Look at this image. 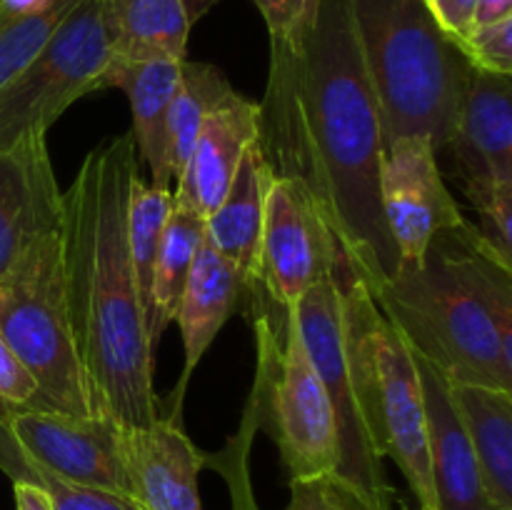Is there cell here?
<instances>
[{"instance_id": "f1b7e54d", "label": "cell", "mask_w": 512, "mask_h": 510, "mask_svg": "<svg viewBox=\"0 0 512 510\" xmlns=\"http://www.w3.org/2000/svg\"><path fill=\"white\" fill-rule=\"evenodd\" d=\"M288 510H388L363 493L343 475L328 473L320 478L290 480Z\"/></svg>"}, {"instance_id": "8fae6325", "label": "cell", "mask_w": 512, "mask_h": 510, "mask_svg": "<svg viewBox=\"0 0 512 510\" xmlns=\"http://www.w3.org/2000/svg\"><path fill=\"white\" fill-rule=\"evenodd\" d=\"M345 265L333 230L303 183L273 175L265 193L260 290L290 310L300 295Z\"/></svg>"}, {"instance_id": "83f0119b", "label": "cell", "mask_w": 512, "mask_h": 510, "mask_svg": "<svg viewBox=\"0 0 512 510\" xmlns=\"http://www.w3.org/2000/svg\"><path fill=\"white\" fill-rule=\"evenodd\" d=\"M0 468L10 475V480L25 478L38 483L50 495L55 510H140L125 495L113 493V490L90 488V485L68 483V480L50 475L48 470L25 463L13 453H0Z\"/></svg>"}, {"instance_id": "9c48e42d", "label": "cell", "mask_w": 512, "mask_h": 510, "mask_svg": "<svg viewBox=\"0 0 512 510\" xmlns=\"http://www.w3.org/2000/svg\"><path fill=\"white\" fill-rule=\"evenodd\" d=\"M290 315L333 405L340 438L338 475L358 485L368 498L390 510L393 490L385 480L383 458L368 433L358 395H355L353 375H350L338 280L323 278L313 288L305 290L298 303L290 308Z\"/></svg>"}, {"instance_id": "30bf717a", "label": "cell", "mask_w": 512, "mask_h": 510, "mask_svg": "<svg viewBox=\"0 0 512 510\" xmlns=\"http://www.w3.org/2000/svg\"><path fill=\"white\" fill-rule=\"evenodd\" d=\"M125 425L110 415L25 410L0 428V453L18 455L68 483L113 490L128 498Z\"/></svg>"}, {"instance_id": "d590c367", "label": "cell", "mask_w": 512, "mask_h": 510, "mask_svg": "<svg viewBox=\"0 0 512 510\" xmlns=\"http://www.w3.org/2000/svg\"><path fill=\"white\" fill-rule=\"evenodd\" d=\"M180 3H183L190 25H195L213 5H218V0H180Z\"/></svg>"}, {"instance_id": "9a60e30c", "label": "cell", "mask_w": 512, "mask_h": 510, "mask_svg": "<svg viewBox=\"0 0 512 510\" xmlns=\"http://www.w3.org/2000/svg\"><path fill=\"white\" fill-rule=\"evenodd\" d=\"M128 498L140 510H203L198 478L205 450L185 435L183 423L163 418L150 425H125Z\"/></svg>"}, {"instance_id": "603a6c76", "label": "cell", "mask_w": 512, "mask_h": 510, "mask_svg": "<svg viewBox=\"0 0 512 510\" xmlns=\"http://www.w3.org/2000/svg\"><path fill=\"white\" fill-rule=\"evenodd\" d=\"M205 240V218L195 210L173 205L165 220L163 238H160L158 260L153 273V293H150L148 340L150 348L158 350V340L165 328L175 320L190 268L195 263L200 245Z\"/></svg>"}, {"instance_id": "1f68e13d", "label": "cell", "mask_w": 512, "mask_h": 510, "mask_svg": "<svg viewBox=\"0 0 512 510\" xmlns=\"http://www.w3.org/2000/svg\"><path fill=\"white\" fill-rule=\"evenodd\" d=\"M268 25L270 48L293 50L308 35L315 0H253Z\"/></svg>"}, {"instance_id": "f546056e", "label": "cell", "mask_w": 512, "mask_h": 510, "mask_svg": "<svg viewBox=\"0 0 512 510\" xmlns=\"http://www.w3.org/2000/svg\"><path fill=\"white\" fill-rule=\"evenodd\" d=\"M458 48L468 58V63L488 73L512 75V15L495 23L473 25Z\"/></svg>"}, {"instance_id": "5bb4252c", "label": "cell", "mask_w": 512, "mask_h": 510, "mask_svg": "<svg viewBox=\"0 0 512 510\" xmlns=\"http://www.w3.org/2000/svg\"><path fill=\"white\" fill-rule=\"evenodd\" d=\"M445 148L470 203L512 183V75L473 68L458 123Z\"/></svg>"}, {"instance_id": "44dd1931", "label": "cell", "mask_w": 512, "mask_h": 510, "mask_svg": "<svg viewBox=\"0 0 512 510\" xmlns=\"http://www.w3.org/2000/svg\"><path fill=\"white\" fill-rule=\"evenodd\" d=\"M450 398L463 420L490 498L498 510H512V390L450 383Z\"/></svg>"}, {"instance_id": "4dcf8cb0", "label": "cell", "mask_w": 512, "mask_h": 510, "mask_svg": "<svg viewBox=\"0 0 512 510\" xmlns=\"http://www.w3.org/2000/svg\"><path fill=\"white\" fill-rule=\"evenodd\" d=\"M25 410H45V413H53L45 405L33 375L15 358L13 350L8 348V343L0 335V428H5L10 415L25 413Z\"/></svg>"}, {"instance_id": "d6a6232c", "label": "cell", "mask_w": 512, "mask_h": 510, "mask_svg": "<svg viewBox=\"0 0 512 510\" xmlns=\"http://www.w3.org/2000/svg\"><path fill=\"white\" fill-rule=\"evenodd\" d=\"M425 5L433 13L435 23L458 43L473 28L478 0H425Z\"/></svg>"}, {"instance_id": "ba28073f", "label": "cell", "mask_w": 512, "mask_h": 510, "mask_svg": "<svg viewBox=\"0 0 512 510\" xmlns=\"http://www.w3.org/2000/svg\"><path fill=\"white\" fill-rule=\"evenodd\" d=\"M105 0H80L45 48L0 88V153L28 135H48L55 120L83 95L100 90L110 63Z\"/></svg>"}, {"instance_id": "484cf974", "label": "cell", "mask_w": 512, "mask_h": 510, "mask_svg": "<svg viewBox=\"0 0 512 510\" xmlns=\"http://www.w3.org/2000/svg\"><path fill=\"white\" fill-rule=\"evenodd\" d=\"M78 5L80 0H40L28 10L0 8V88L45 48Z\"/></svg>"}, {"instance_id": "277c9868", "label": "cell", "mask_w": 512, "mask_h": 510, "mask_svg": "<svg viewBox=\"0 0 512 510\" xmlns=\"http://www.w3.org/2000/svg\"><path fill=\"white\" fill-rule=\"evenodd\" d=\"M360 55L380 110L383 148L425 135L445 148L473 65L435 23L425 0H350Z\"/></svg>"}, {"instance_id": "e0dca14e", "label": "cell", "mask_w": 512, "mask_h": 510, "mask_svg": "<svg viewBox=\"0 0 512 510\" xmlns=\"http://www.w3.org/2000/svg\"><path fill=\"white\" fill-rule=\"evenodd\" d=\"M413 360L423 385L435 505L438 510H498L485 488L475 450L450 398L448 378L415 350Z\"/></svg>"}, {"instance_id": "7402d4cb", "label": "cell", "mask_w": 512, "mask_h": 510, "mask_svg": "<svg viewBox=\"0 0 512 510\" xmlns=\"http://www.w3.org/2000/svg\"><path fill=\"white\" fill-rule=\"evenodd\" d=\"M110 55L130 63L185 60L190 20L180 0H105Z\"/></svg>"}, {"instance_id": "d6986e66", "label": "cell", "mask_w": 512, "mask_h": 510, "mask_svg": "<svg viewBox=\"0 0 512 510\" xmlns=\"http://www.w3.org/2000/svg\"><path fill=\"white\" fill-rule=\"evenodd\" d=\"M183 60H130L110 58L100 78V90H123L133 113V143L143 155L155 188L173 190V163H170V108L180 83Z\"/></svg>"}, {"instance_id": "ac0fdd59", "label": "cell", "mask_w": 512, "mask_h": 510, "mask_svg": "<svg viewBox=\"0 0 512 510\" xmlns=\"http://www.w3.org/2000/svg\"><path fill=\"white\" fill-rule=\"evenodd\" d=\"M243 295L245 288L238 270L205 238L198 255H195L178 313H175V323L180 325V335H183L185 363L183 375H180L178 385L173 390V413L165 415V418L183 423L180 415H183V400L190 378H193L195 368L203 360L205 350L218 338L220 328L228 323L233 310L238 308Z\"/></svg>"}, {"instance_id": "ffe728a7", "label": "cell", "mask_w": 512, "mask_h": 510, "mask_svg": "<svg viewBox=\"0 0 512 510\" xmlns=\"http://www.w3.org/2000/svg\"><path fill=\"white\" fill-rule=\"evenodd\" d=\"M273 170L258 143L243 155L238 173L218 208L205 218V238L238 270L245 298L260 290V240H263L265 193Z\"/></svg>"}, {"instance_id": "52a82bcc", "label": "cell", "mask_w": 512, "mask_h": 510, "mask_svg": "<svg viewBox=\"0 0 512 510\" xmlns=\"http://www.w3.org/2000/svg\"><path fill=\"white\" fill-rule=\"evenodd\" d=\"M0 335L55 413L95 415L63 290V230L45 235L0 278Z\"/></svg>"}, {"instance_id": "2e32d148", "label": "cell", "mask_w": 512, "mask_h": 510, "mask_svg": "<svg viewBox=\"0 0 512 510\" xmlns=\"http://www.w3.org/2000/svg\"><path fill=\"white\" fill-rule=\"evenodd\" d=\"M260 135V105L230 90L205 115L188 165L175 180L173 205L208 218L228 193L243 155Z\"/></svg>"}, {"instance_id": "6da1fadb", "label": "cell", "mask_w": 512, "mask_h": 510, "mask_svg": "<svg viewBox=\"0 0 512 510\" xmlns=\"http://www.w3.org/2000/svg\"><path fill=\"white\" fill-rule=\"evenodd\" d=\"M258 105V145L273 175L305 185L370 290L388 283L400 255L380 208L383 130L350 0H315L303 43L270 48Z\"/></svg>"}, {"instance_id": "4316f807", "label": "cell", "mask_w": 512, "mask_h": 510, "mask_svg": "<svg viewBox=\"0 0 512 510\" xmlns=\"http://www.w3.org/2000/svg\"><path fill=\"white\" fill-rule=\"evenodd\" d=\"M258 428V403H255V395L250 393L238 430L225 440L218 453H205V468L215 470L225 480L233 510H260L253 493V480H250V450H253Z\"/></svg>"}, {"instance_id": "5b68a950", "label": "cell", "mask_w": 512, "mask_h": 510, "mask_svg": "<svg viewBox=\"0 0 512 510\" xmlns=\"http://www.w3.org/2000/svg\"><path fill=\"white\" fill-rule=\"evenodd\" d=\"M343 300L345 350L355 395L380 458H393L418 510H438L430 473L428 420L413 350L375 303L368 283L343 265L333 275Z\"/></svg>"}, {"instance_id": "cb8c5ba5", "label": "cell", "mask_w": 512, "mask_h": 510, "mask_svg": "<svg viewBox=\"0 0 512 510\" xmlns=\"http://www.w3.org/2000/svg\"><path fill=\"white\" fill-rule=\"evenodd\" d=\"M233 85L223 70L210 63H195L185 58L180 63V83L170 108V163H173V183L188 165L190 153L198 140L208 110L228 95Z\"/></svg>"}, {"instance_id": "3957f363", "label": "cell", "mask_w": 512, "mask_h": 510, "mask_svg": "<svg viewBox=\"0 0 512 510\" xmlns=\"http://www.w3.org/2000/svg\"><path fill=\"white\" fill-rule=\"evenodd\" d=\"M405 343L450 383L512 390V263L468 220L370 290Z\"/></svg>"}, {"instance_id": "836d02e7", "label": "cell", "mask_w": 512, "mask_h": 510, "mask_svg": "<svg viewBox=\"0 0 512 510\" xmlns=\"http://www.w3.org/2000/svg\"><path fill=\"white\" fill-rule=\"evenodd\" d=\"M13 495H15V508L18 510H55L50 495L45 493L38 483H33V480L15 478Z\"/></svg>"}, {"instance_id": "7c38bea8", "label": "cell", "mask_w": 512, "mask_h": 510, "mask_svg": "<svg viewBox=\"0 0 512 510\" xmlns=\"http://www.w3.org/2000/svg\"><path fill=\"white\" fill-rule=\"evenodd\" d=\"M380 208L400 265L420 260L435 235L465 223L440 175L438 150L425 135H403L385 145Z\"/></svg>"}, {"instance_id": "e575fe53", "label": "cell", "mask_w": 512, "mask_h": 510, "mask_svg": "<svg viewBox=\"0 0 512 510\" xmlns=\"http://www.w3.org/2000/svg\"><path fill=\"white\" fill-rule=\"evenodd\" d=\"M508 15H512V0H478L473 25L495 23V20L508 18Z\"/></svg>"}, {"instance_id": "7a4b0ae2", "label": "cell", "mask_w": 512, "mask_h": 510, "mask_svg": "<svg viewBox=\"0 0 512 510\" xmlns=\"http://www.w3.org/2000/svg\"><path fill=\"white\" fill-rule=\"evenodd\" d=\"M138 175L133 133L103 140L85 155L63 193V290L75 350L95 415L138 428L160 418L155 350L128 253L130 183Z\"/></svg>"}, {"instance_id": "8992f818", "label": "cell", "mask_w": 512, "mask_h": 510, "mask_svg": "<svg viewBox=\"0 0 512 510\" xmlns=\"http://www.w3.org/2000/svg\"><path fill=\"white\" fill-rule=\"evenodd\" d=\"M255 308L258 370L250 393L258 403L260 428L278 445L290 480L338 473L340 438L333 405L313 368L290 310L268 298L245 300Z\"/></svg>"}, {"instance_id": "4fadbf2b", "label": "cell", "mask_w": 512, "mask_h": 510, "mask_svg": "<svg viewBox=\"0 0 512 510\" xmlns=\"http://www.w3.org/2000/svg\"><path fill=\"white\" fill-rule=\"evenodd\" d=\"M65 200L45 135H28L0 153V278L35 243L63 230Z\"/></svg>"}, {"instance_id": "d4e9b609", "label": "cell", "mask_w": 512, "mask_h": 510, "mask_svg": "<svg viewBox=\"0 0 512 510\" xmlns=\"http://www.w3.org/2000/svg\"><path fill=\"white\" fill-rule=\"evenodd\" d=\"M173 210V190L155 188L145 183L140 173L130 183L128 215H125V233H128V253L133 260L135 285H138L140 308H143L145 333L150 318V293H153V273L158 260L160 238H163L165 220Z\"/></svg>"}]
</instances>
